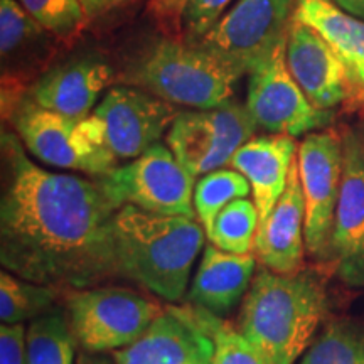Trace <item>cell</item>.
I'll list each match as a JSON object with an SVG mask.
<instances>
[{"label": "cell", "instance_id": "d4e9b609", "mask_svg": "<svg viewBox=\"0 0 364 364\" xmlns=\"http://www.w3.org/2000/svg\"><path fill=\"white\" fill-rule=\"evenodd\" d=\"M258 225L260 218L255 203L241 198L223 209L206 235L211 245L223 252L247 255L253 248Z\"/></svg>", "mask_w": 364, "mask_h": 364}, {"label": "cell", "instance_id": "cb8c5ba5", "mask_svg": "<svg viewBox=\"0 0 364 364\" xmlns=\"http://www.w3.org/2000/svg\"><path fill=\"white\" fill-rule=\"evenodd\" d=\"M250 193L252 186L247 177L235 169H218L203 176L194 188V209L206 233L228 204Z\"/></svg>", "mask_w": 364, "mask_h": 364}, {"label": "cell", "instance_id": "f546056e", "mask_svg": "<svg viewBox=\"0 0 364 364\" xmlns=\"http://www.w3.org/2000/svg\"><path fill=\"white\" fill-rule=\"evenodd\" d=\"M189 0H150L149 12L167 39L182 41V19Z\"/></svg>", "mask_w": 364, "mask_h": 364}, {"label": "cell", "instance_id": "d6986e66", "mask_svg": "<svg viewBox=\"0 0 364 364\" xmlns=\"http://www.w3.org/2000/svg\"><path fill=\"white\" fill-rule=\"evenodd\" d=\"M110 81V66L85 59L46 71L24 95L46 110L80 122L95 112L100 95Z\"/></svg>", "mask_w": 364, "mask_h": 364}, {"label": "cell", "instance_id": "e0dca14e", "mask_svg": "<svg viewBox=\"0 0 364 364\" xmlns=\"http://www.w3.org/2000/svg\"><path fill=\"white\" fill-rule=\"evenodd\" d=\"M306 247V201L295 159L287 188L270 216L258 226L253 252L263 268L280 275L299 273Z\"/></svg>", "mask_w": 364, "mask_h": 364}, {"label": "cell", "instance_id": "ba28073f", "mask_svg": "<svg viewBox=\"0 0 364 364\" xmlns=\"http://www.w3.org/2000/svg\"><path fill=\"white\" fill-rule=\"evenodd\" d=\"M66 309L73 334L88 353L129 348L162 312L159 304L124 287L71 290Z\"/></svg>", "mask_w": 364, "mask_h": 364}, {"label": "cell", "instance_id": "d6a6232c", "mask_svg": "<svg viewBox=\"0 0 364 364\" xmlns=\"http://www.w3.org/2000/svg\"><path fill=\"white\" fill-rule=\"evenodd\" d=\"M332 2L351 16L364 21V0H332Z\"/></svg>", "mask_w": 364, "mask_h": 364}, {"label": "cell", "instance_id": "5b68a950", "mask_svg": "<svg viewBox=\"0 0 364 364\" xmlns=\"http://www.w3.org/2000/svg\"><path fill=\"white\" fill-rule=\"evenodd\" d=\"M130 81L172 105L209 110L231 102L238 80L198 46L166 39L136 63Z\"/></svg>", "mask_w": 364, "mask_h": 364}, {"label": "cell", "instance_id": "83f0119b", "mask_svg": "<svg viewBox=\"0 0 364 364\" xmlns=\"http://www.w3.org/2000/svg\"><path fill=\"white\" fill-rule=\"evenodd\" d=\"M193 307L196 321L211 338L215 348V364H267L257 348L238 329L223 321L220 316Z\"/></svg>", "mask_w": 364, "mask_h": 364}, {"label": "cell", "instance_id": "3957f363", "mask_svg": "<svg viewBox=\"0 0 364 364\" xmlns=\"http://www.w3.org/2000/svg\"><path fill=\"white\" fill-rule=\"evenodd\" d=\"M204 226L194 218L122 206L113 216V236L122 275L169 302L188 290L191 270L204 245Z\"/></svg>", "mask_w": 364, "mask_h": 364}, {"label": "cell", "instance_id": "ffe728a7", "mask_svg": "<svg viewBox=\"0 0 364 364\" xmlns=\"http://www.w3.org/2000/svg\"><path fill=\"white\" fill-rule=\"evenodd\" d=\"M297 150L294 136L272 134L253 136L231 159L230 166L252 186L253 203L260 218L258 226L267 221L284 194Z\"/></svg>", "mask_w": 364, "mask_h": 364}, {"label": "cell", "instance_id": "7402d4cb", "mask_svg": "<svg viewBox=\"0 0 364 364\" xmlns=\"http://www.w3.org/2000/svg\"><path fill=\"white\" fill-rule=\"evenodd\" d=\"M61 290L36 282L21 279L4 270L0 273V321L2 324H22L38 318L51 309Z\"/></svg>", "mask_w": 364, "mask_h": 364}, {"label": "cell", "instance_id": "30bf717a", "mask_svg": "<svg viewBox=\"0 0 364 364\" xmlns=\"http://www.w3.org/2000/svg\"><path fill=\"white\" fill-rule=\"evenodd\" d=\"M285 48L287 39L250 73L245 107L258 129L270 134L299 136L324 129L332 122V112L318 110L309 102L289 71Z\"/></svg>", "mask_w": 364, "mask_h": 364}, {"label": "cell", "instance_id": "484cf974", "mask_svg": "<svg viewBox=\"0 0 364 364\" xmlns=\"http://www.w3.org/2000/svg\"><path fill=\"white\" fill-rule=\"evenodd\" d=\"M300 364H364V326L332 322L309 346Z\"/></svg>", "mask_w": 364, "mask_h": 364}, {"label": "cell", "instance_id": "1f68e13d", "mask_svg": "<svg viewBox=\"0 0 364 364\" xmlns=\"http://www.w3.org/2000/svg\"><path fill=\"white\" fill-rule=\"evenodd\" d=\"M83 4L86 16H88L90 22L95 19H100V17L107 16L112 11H117V9L127 6L130 0H80Z\"/></svg>", "mask_w": 364, "mask_h": 364}, {"label": "cell", "instance_id": "7a4b0ae2", "mask_svg": "<svg viewBox=\"0 0 364 364\" xmlns=\"http://www.w3.org/2000/svg\"><path fill=\"white\" fill-rule=\"evenodd\" d=\"M326 312L324 285L312 273L280 275L262 267L245 295L238 331L267 364H295Z\"/></svg>", "mask_w": 364, "mask_h": 364}, {"label": "cell", "instance_id": "4fadbf2b", "mask_svg": "<svg viewBox=\"0 0 364 364\" xmlns=\"http://www.w3.org/2000/svg\"><path fill=\"white\" fill-rule=\"evenodd\" d=\"M331 260L339 279L364 287V149L353 130L343 134V181L331 236Z\"/></svg>", "mask_w": 364, "mask_h": 364}, {"label": "cell", "instance_id": "52a82bcc", "mask_svg": "<svg viewBox=\"0 0 364 364\" xmlns=\"http://www.w3.org/2000/svg\"><path fill=\"white\" fill-rule=\"evenodd\" d=\"M117 209L136 206L157 215L194 218V176L171 149L156 144L125 166L97 177Z\"/></svg>", "mask_w": 364, "mask_h": 364}, {"label": "cell", "instance_id": "603a6c76", "mask_svg": "<svg viewBox=\"0 0 364 364\" xmlns=\"http://www.w3.org/2000/svg\"><path fill=\"white\" fill-rule=\"evenodd\" d=\"M75 341L63 312L33 318L27 329V364H75Z\"/></svg>", "mask_w": 364, "mask_h": 364}, {"label": "cell", "instance_id": "5bb4252c", "mask_svg": "<svg viewBox=\"0 0 364 364\" xmlns=\"http://www.w3.org/2000/svg\"><path fill=\"white\" fill-rule=\"evenodd\" d=\"M56 43L61 44L17 0H0L4 110L24 95V81L44 75L56 54Z\"/></svg>", "mask_w": 364, "mask_h": 364}, {"label": "cell", "instance_id": "8992f818", "mask_svg": "<svg viewBox=\"0 0 364 364\" xmlns=\"http://www.w3.org/2000/svg\"><path fill=\"white\" fill-rule=\"evenodd\" d=\"M292 19L294 0H238L194 46L241 80L287 39Z\"/></svg>", "mask_w": 364, "mask_h": 364}, {"label": "cell", "instance_id": "4dcf8cb0", "mask_svg": "<svg viewBox=\"0 0 364 364\" xmlns=\"http://www.w3.org/2000/svg\"><path fill=\"white\" fill-rule=\"evenodd\" d=\"M0 364H27L24 324H2L0 327Z\"/></svg>", "mask_w": 364, "mask_h": 364}, {"label": "cell", "instance_id": "9c48e42d", "mask_svg": "<svg viewBox=\"0 0 364 364\" xmlns=\"http://www.w3.org/2000/svg\"><path fill=\"white\" fill-rule=\"evenodd\" d=\"M257 129L245 105L228 102L209 110L179 113L167 134V144L191 174L206 176L230 164Z\"/></svg>", "mask_w": 364, "mask_h": 364}, {"label": "cell", "instance_id": "f1b7e54d", "mask_svg": "<svg viewBox=\"0 0 364 364\" xmlns=\"http://www.w3.org/2000/svg\"><path fill=\"white\" fill-rule=\"evenodd\" d=\"M231 0H189L182 19V41L196 44L223 17Z\"/></svg>", "mask_w": 364, "mask_h": 364}, {"label": "cell", "instance_id": "44dd1931", "mask_svg": "<svg viewBox=\"0 0 364 364\" xmlns=\"http://www.w3.org/2000/svg\"><path fill=\"white\" fill-rule=\"evenodd\" d=\"M255 268V255L228 253L208 245L191 284L188 300L215 316H226L248 294Z\"/></svg>", "mask_w": 364, "mask_h": 364}, {"label": "cell", "instance_id": "9a60e30c", "mask_svg": "<svg viewBox=\"0 0 364 364\" xmlns=\"http://www.w3.org/2000/svg\"><path fill=\"white\" fill-rule=\"evenodd\" d=\"M115 364H215L213 341L193 307H167L129 348L113 353Z\"/></svg>", "mask_w": 364, "mask_h": 364}, {"label": "cell", "instance_id": "277c9868", "mask_svg": "<svg viewBox=\"0 0 364 364\" xmlns=\"http://www.w3.org/2000/svg\"><path fill=\"white\" fill-rule=\"evenodd\" d=\"M7 113L22 145L39 162L95 177L117 167V157L108 147L103 127L93 113L76 122L46 110L26 95L9 107Z\"/></svg>", "mask_w": 364, "mask_h": 364}, {"label": "cell", "instance_id": "836d02e7", "mask_svg": "<svg viewBox=\"0 0 364 364\" xmlns=\"http://www.w3.org/2000/svg\"><path fill=\"white\" fill-rule=\"evenodd\" d=\"M76 364H112L110 361H108L107 358L103 356H98L97 353H81L80 358H78V363Z\"/></svg>", "mask_w": 364, "mask_h": 364}, {"label": "cell", "instance_id": "4316f807", "mask_svg": "<svg viewBox=\"0 0 364 364\" xmlns=\"http://www.w3.org/2000/svg\"><path fill=\"white\" fill-rule=\"evenodd\" d=\"M17 2L61 44H75L90 24L80 0H17Z\"/></svg>", "mask_w": 364, "mask_h": 364}, {"label": "cell", "instance_id": "6da1fadb", "mask_svg": "<svg viewBox=\"0 0 364 364\" xmlns=\"http://www.w3.org/2000/svg\"><path fill=\"white\" fill-rule=\"evenodd\" d=\"M19 140L2 134L4 270L61 292L122 275L113 236L117 208L98 182L43 169Z\"/></svg>", "mask_w": 364, "mask_h": 364}, {"label": "cell", "instance_id": "2e32d148", "mask_svg": "<svg viewBox=\"0 0 364 364\" xmlns=\"http://www.w3.org/2000/svg\"><path fill=\"white\" fill-rule=\"evenodd\" d=\"M287 66L306 97L318 110L348 107L351 88L344 66L324 38L294 17L287 34Z\"/></svg>", "mask_w": 364, "mask_h": 364}, {"label": "cell", "instance_id": "7c38bea8", "mask_svg": "<svg viewBox=\"0 0 364 364\" xmlns=\"http://www.w3.org/2000/svg\"><path fill=\"white\" fill-rule=\"evenodd\" d=\"M93 115L103 127L117 161L135 159L159 144L179 115L174 105L142 88L115 86L108 90Z\"/></svg>", "mask_w": 364, "mask_h": 364}, {"label": "cell", "instance_id": "ac0fdd59", "mask_svg": "<svg viewBox=\"0 0 364 364\" xmlns=\"http://www.w3.org/2000/svg\"><path fill=\"white\" fill-rule=\"evenodd\" d=\"M294 17L316 29L331 46L349 80L348 110L364 113V21L332 0H294Z\"/></svg>", "mask_w": 364, "mask_h": 364}, {"label": "cell", "instance_id": "8fae6325", "mask_svg": "<svg viewBox=\"0 0 364 364\" xmlns=\"http://www.w3.org/2000/svg\"><path fill=\"white\" fill-rule=\"evenodd\" d=\"M297 164L306 201V248L326 260L343 181V135L334 130L309 134L299 145Z\"/></svg>", "mask_w": 364, "mask_h": 364}]
</instances>
